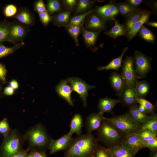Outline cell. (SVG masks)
<instances>
[{
    "label": "cell",
    "instance_id": "cell-59",
    "mask_svg": "<svg viewBox=\"0 0 157 157\" xmlns=\"http://www.w3.org/2000/svg\"></svg>",
    "mask_w": 157,
    "mask_h": 157
},
{
    "label": "cell",
    "instance_id": "cell-44",
    "mask_svg": "<svg viewBox=\"0 0 157 157\" xmlns=\"http://www.w3.org/2000/svg\"><path fill=\"white\" fill-rule=\"evenodd\" d=\"M33 7L35 11L38 13L47 11L46 7L43 0L35 1L33 3Z\"/></svg>",
    "mask_w": 157,
    "mask_h": 157
},
{
    "label": "cell",
    "instance_id": "cell-15",
    "mask_svg": "<svg viewBox=\"0 0 157 157\" xmlns=\"http://www.w3.org/2000/svg\"><path fill=\"white\" fill-rule=\"evenodd\" d=\"M103 117V115L98 113H92L87 116L85 123L87 133H92L93 131L97 130L100 126Z\"/></svg>",
    "mask_w": 157,
    "mask_h": 157
},
{
    "label": "cell",
    "instance_id": "cell-42",
    "mask_svg": "<svg viewBox=\"0 0 157 157\" xmlns=\"http://www.w3.org/2000/svg\"><path fill=\"white\" fill-rule=\"evenodd\" d=\"M40 20L43 25L46 27L52 21L53 18L52 15H50L47 11L44 12L38 13Z\"/></svg>",
    "mask_w": 157,
    "mask_h": 157
},
{
    "label": "cell",
    "instance_id": "cell-46",
    "mask_svg": "<svg viewBox=\"0 0 157 157\" xmlns=\"http://www.w3.org/2000/svg\"><path fill=\"white\" fill-rule=\"evenodd\" d=\"M63 3L66 8V10L71 11L75 8L77 4L78 0H64L62 1Z\"/></svg>",
    "mask_w": 157,
    "mask_h": 157
},
{
    "label": "cell",
    "instance_id": "cell-58",
    "mask_svg": "<svg viewBox=\"0 0 157 157\" xmlns=\"http://www.w3.org/2000/svg\"><path fill=\"white\" fill-rule=\"evenodd\" d=\"M1 90V87L0 85V92Z\"/></svg>",
    "mask_w": 157,
    "mask_h": 157
},
{
    "label": "cell",
    "instance_id": "cell-49",
    "mask_svg": "<svg viewBox=\"0 0 157 157\" xmlns=\"http://www.w3.org/2000/svg\"><path fill=\"white\" fill-rule=\"evenodd\" d=\"M30 150L28 148L26 150L21 149L13 154L9 157H25Z\"/></svg>",
    "mask_w": 157,
    "mask_h": 157
},
{
    "label": "cell",
    "instance_id": "cell-8",
    "mask_svg": "<svg viewBox=\"0 0 157 157\" xmlns=\"http://www.w3.org/2000/svg\"><path fill=\"white\" fill-rule=\"evenodd\" d=\"M28 27L19 22H10L9 42L14 44L23 42L29 31Z\"/></svg>",
    "mask_w": 157,
    "mask_h": 157
},
{
    "label": "cell",
    "instance_id": "cell-45",
    "mask_svg": "<svg viewBox=\"0 0 157 157\" xmlns=\"http://www.w3.org/2000/svg\"><path fill=\"white\" fill-rule=\"evenodd\" d=\"M95 157H111L106 148L99 145L95 152Z\"/></svg>",
    "mask_w": 157,
    "mask_h": 157
},
{
    "label": "cell",
    "instance_id": "cell-36",
    "mask_svg": "<svg viewBox=\"0 0 157 157\" xmlns=\"http://www.w3.org/2000/svg\"><path fill=\"white\" fill-rule=\"evenodd\" d=\"M94 11L93 9L90 10L85 13L74 16L70 19L69 23L66 26L79 25L83 24L85 17Z\"/></svg>",
    "mask_w": 157,
    "mask_h": 157
},
{
    "label": "cell",
    "instance_id": "cell-14",
    "mask_svg": "<svg viewBox=\"0 0 157 157\" xmlns=\"http://www.w3.org/2000/svg\"><path fill=\"white\" fill-rule=\"evenodd\" d=\"M106 25V21L96 13L91 14L88 18L85 27L94 31H100L104 29Z\"/></svg>",
    "mask_w": 157,
    "mask_h": 157
},
{
    "label": "cell",
    "instance_id": "cell-7",
    "mask_svg": "<svg viewBox=\"0 0 157 157\" xmlns=\"http://www.w3.org/2000/svg\"><path fill=\"white\" fill-rule=\"evenodd\" d=\"M66 80L73 91L76 92L79 95L83 101L84 107L86 108L88 92L95 88V86L89 85L81 79L76 77H69Z\"/></svg>",
    "mask_w": 157,
    "mask_h": 157
},
{
    "label": "cell",
    "instance_id": "cell-43",
    "mask_svg": "<svg viewBox=\"0 0 157 157\" xmlns=\"http://www.w3.org/2000/svg\"><path fill=\"white\" fill-rule=\"evenodd\" d=\"M11 130L6 118L0 122V133L3 134L4 137L8 135Z\"/></svg>",
    "mask_w": 157,
    "mask_h": 157
},
{
    "label": "cell",
    "instance_id": "cell-19",
    "mask_svg": "<svg viewBox=\"0 0 157 157\" xmlns=\"http://www.w3.org/2000/svg\"><path fill=\"white\" fill-rule=\"evenodd\" d=\"M120 103L118 99H115L106 97L99 99L98 107L99 110V113L103 115L106 112L113 114V110L115 106Z\"/></svg>",
    "mask_w": 157,
    "mask_h": 157
},
{
    "label": "cell",
    "instance_id": "cell-39",
    "mask_svg": "<svg viewBox=\"0 0 157 157\" xmlns=\"http://www.w3.org/2000/svg\"><path fill=\"white\" fill-rule=\"evenodd\" d=\"M137 104L143 106L149 112V114L154 113L156 106L154 105L144 98L138 97L137 100Z\"/></svg>",
    "mask_w": 157,
    "mask_h": 157
},
{
    "label": "cell",
    "instance_id": "cell-24",
    "mask_svg": "<svg viewBox=\"0 0 157 157\" xmlns=\"http://www.w3.org/2000/svg\"><path fill=\"white\" fill-rule=\"evenodd\" d=\"M83 120L81 115L76 113L72 117L70 124V130L69 132L72 134L76 133L77 135H81L82 131Z\"/></svg>",
    "mask_w": 157,
    "mask_h": 157
},
{
    "label": "cell",
    "instance_id": "cell-25",
    "mask_svg": "<svg viewBox=\"0 0 157 157\" xmlns=\"http://www.w3.org/2000/svg\"><path fill=\"white\" fill-rule=\"evenodd\" d=\"M128 49V47L124 48L122 54L119 56L113 59L107 65L104 66L98 67L97 68V70L99 71L110 69L118 70L122 66V58Z\"/></svg>",
    "mask_w": 157,
    "mask_h": 157
},
{
    "label": "cell",
    "instance_id": "cell-56",
    "mask_svg": "<svg viewBox=\"0 0 157 157\" xmlns=\"http://www.w3.org/2000/svg\"><path fill=\"white\" fill-rule=\"evenodd\" d=\"M146 23H147V25L155 27H157V23L156 22H147Z\"/></svg>",
    "mask_w": 157,
    "mask_h": 157
},
{
    "label": "cell",
    "instance_id": "cell-51",
    "mask_svg": "<svg viewBox=\"0 0 157 157\" xmlns=\"http://www.w3.org/2000/svg\"><path fill=\"white\" fill-rule=\"evenodd\" d=\"M142 0H129L127 1L126 3L132 7H135L139 6L142 2Z\"/></svg>",
    "mask_w": 157,
    "mask_h": 157
},
{
    "label": "cell",
    "instance_id": "cell-47",
    "mask_svg": "<svg viewBox=\"0 0 157 157\" xmlns=\"http://www.w3.org/2000/svg\"><path fill=\"white\" fill-rule=\"evenodd\" d=\"M144 148H148L150 150L157 149V138L144 141Z\"/></svg>",
    "mask_w": 157,
    "mask_h": 157
},
{
    "label": "cell",
    "instance_id": "cell-41",
    "mask_svg": "<svg viewBox=\"0 0 157 157\" xmlns=\"http://www.w3.org/2000/svg\"><path fill=\"white\" fill-rule=\"evenodd\" d=\"M137 133L144 141L157 138V133L148 130H143Z\"/></svg>",
    "mask_w": 157,
    "mask_h": 157
},
{
    "label": "cell",
    "instance_id": "cell-32",
    "mask_svg": "<svg viewBox=\"0 0 157 157\" xmlns=\"http://www.w3.org/2000/svg\"><path fill=\"white\" fill-rule=\"evenodd\" d=\"M96 12L98 15L105 21L109 19L114 20L110 11V3L97 8Z\"/></svg>",
    "mask_w": 157,
    "mask_h": 157
},
{
    "label": "cell",
    "instance_id": "cell-2",
    "mask_svg": "<svg viewBox=\"0 0 157 157\" xmlns=\"http://www.w3.org/2000/svg\"><path fill=\"white\" fill-rule=\"evenodd\" d=\"M28 141V148L34 151L35 149L45 150L49 149L52 140L46 128L42 124H38L29 128L24 134Z\"/></svg>",
    "mask_w": 157,
    "mask_h": 157
},
{
    "label": "cell",
    "instance_id": "cell-23",
    "mask_svg": "<svg viewBox=\"0 0 157 157\" xmlns=\"http://www.w3.org/2000/svg\"><path fill=\"white\" fill-rule=\"evenodd\" d=\"M150 12H144L141 18L136 22L130 30L126 33L129 40H131L136 36L143 24L147 22L150 16Z\"/></svg>",
    "mask_w": 157,
    "mask_h": 157
},
{
    "label": "cell",
    "instance_id": "cell-5",
    "mask_svg": "<svg viewBox=\"0 0 157 157\" xmlns=\"http://www.w3.org/2000/svg\"><path fill=\"white\" fill-rule=\"evenodd\" d=\"M26 140L24 134H22L16 129H11L5 137L2 146L3 157H9L21 150L24 141Z\"/></svg>",
    "mask_w": 157,
    "mask_h": 157
},
{
    "label": "cell",
    "instance_id": "cell-53",
    "mask_svg": "<svg viewBox=\"0 0 157 157\" xmlns=\"http://www.w3.org/2000/svg\"><path fill=\"white\" fill-rule=\"evenodd\" d=\"M137 109L138 110L140 113L145 114H149L146 108L142 105H138Z\"/></svg>",
    "mask_w": 157,
    "mask_h": 157
},
{
    "label": "cell",
    "instance_id": "cell-3",
    "mask_svg": "<svg viewBox=\"0 0 157 157\" xmlns=\"http://www.w3.org/2000/svg\"><path fill=\"white\" fill-rule=\"evenodd\" d=\"M98 141L103 143L107 148L122 144L125 136L113 124L103 118L97 130Z\"/></svg>",
    "mask_w": 157,
    "mask_h": 157
},
{
    "label": "cell",
    "instance_id": "cell-33",
    "mask_svg": "<svg viewBox=\"0 0 157 157\" xmlns=\"http://www.w3.org/2000/svg\"><path fill=\"white\" fill-rule=\"evenodd\" d=\"M93 1L88 0H80L78 2L74 13V15L85 13L90 8Z\"/></svg>",
    "mask_w": 157,
    "mask_h": 157
},
{
    "label": "cell",
    "instance_id": "cell-54",
    "mask_svg": "<svg viewBox=\"0 0 157 157\" xmlns=\"http://www.w3.org/2000/svg\"><path fill=\"white\" fill-rule=\"evenodd\" d=\"M9 86L14 89L18 88L19 85L17 81L15 80H12L9 83Z\"/></svg>",
    "mask_w": 157,
    "mask_h": 157
},
{
    "label": "cell",
    "instance_id": "cell-22",
    "mask_svg": "<svg viewBox=\"0 0 157 157\" xmlns=\"http://www.w3.org/2000/svg\"><path fill=\"white\" fill-rule=\"evenodd\" d=\"M71 14V11L66 10L52 15L53 24L59 27H66L69 23Z\"/></svg>",
    "mask_w": 157,
    "mask_h": 157
},
{
    "label": "cell",
    "instance_id": "cell-11",
    "mask_svg": "<svg viewBox=\"0 0 157 157\" xmlns=\"http://www.w3.org/2000/svg\"><path fill=\"white\" fill-rule=\"evenodd\" d=\"M144 142L137 133H134L125 136L122 145L135 155L141 149L144 148Z\"/></svg>",
    "mask_w": 157,
    "mask_h": 157
},
{
    "label": "cell",
    "instance_id": "cell-55",
    "mask_svg": "<svg viewBox=\"0 0 157 157\" xmlns=\"http://www.w3.org/2000/svg\"><path fill=\"white\" fill-rule=\"evenodd\" d=\"M149 157H157V149L150 150Z\"/></svg>",
    "mask_w": 157,
    "mask_h": 157
},
{
    "label": "cell",
    "instance_id": "cell-21",
    "mask_svg": "<svg viewBox=\"0 0 157 157\" xmlns=\"http://www.w3.org/2000/svg\"><path fill=\"white\" fill-rule=\"evenodd\" d=\"M106 149L111 157H134L135 156L132 151L122 144Z\"/></svg>",
    "mask_w": 157,
    "mask_h": 157
},
{
    "label": "cell",
    "instance_id": "cell-4",
    "mask_svg": "<svg viewBox=\"0 0 157 157\" xmlns=\"http://www.w3.org/2000/svg\"><path fill=\"white\" fill-rule=\"evenodd\" d=\"M103 118L113 124L124 136L138 133L141 125L132 120L127 112L111 117H103Z\"/></svg>",
    "mask_w": 157,
    "mask_h": 157
},
{
    "label": "cell",
    "instance_id": "cell-1",
    "mask_svg": "<svg viewBox=\"0 0 157 157\" xmlns=\"http://www.w3.org/2000/svg\"><path fill=\"white\" fill-rule=\"evenodd\" d=\"M98 141L92 133H87L72 138L64 157H95Z\"/></svg>",
    "mask_w": 157,
    "mask_h": 157
},
{
    "label": "cell",
    "instance_id": "cell-27",
    "mask_svg": "<svg viewBox=\"0 0 157 157\" xmlns=\"http://www.w3.org/2000/svg\"><path fill=\"white\" fill-rule=\"evenodd\" d=\"M126 31L124 25L121 24L117 21L115 20L114 26L110 29L105 32L108 36L116 38L121 35H126Z\"/></svg>",
    "mask_w": 157,
    "mask_h": 157
},
{
    "label": "cell",
    "instance_id": "cell-28",
    "mask_svg": "<svg viewBox=\"0 0 157 157\" xmlns=\"http://www.w3.org/2000/svg\"><path fill=\"white\" fill-rule=\"evenodd\" d=\"M135 88L138 97L143 98L149 93L150 90L149 83L144 80L138 81Z\"/></svg>",
    "mask_w": 157,
    "mask_h": 157
},
{
    "label": "cell",
    "instance_id": "cell-57",
    "mask_svg": "<svg viewBox=\"0 0 157 157\" xmlns=\"http://www.w3.org/2000/svg\"><path fill=\"white\" fill-rule=\"evenodd\" d=\"M25 157H33L31 152H30L29 154H27Z\"/></svg>",
    "mask_w": 157,
    "mask_h": 157
},
{
    "label": "cell",
    "instance_id": "cell-48",
    "mask_svg": "<svg viewBox=\"0 0 157 157\" xmlns=\"http://www.w3.org/2000/svg\"><path fill=\"white\" fill-rule=\"evenodd\" d=\"M7 70L4 65L0 63V80L3 84L6 83V78Z\"/></svg>",
    "mask_w": 157,
    "mask_h": 157
},
{
    "label": "cell",
    "instance_id": "cell-18",
    "mask_svg": "<svg viewBox=\"0 0 157 157\" xmlns=\"http://www.w3.org/2000/svg\"><path fill=\"white\" fill-rule=\"evenodd\" d=\"M13 18L19 22L28 26L33 25L35 22L33 14L25 8H21Z\"/></svg>",
    "mask_w": 157,
    "mask_h": 157
},
{
    "label": "cell",
    "instance_id": "cell-26",
    "mask_svg": "<svg viewBox=\"0 0 157 157\" xmlns=\"http://www.w3.org/2000/svg\"><path fill=\"white\" fill-rule=\"evenodd\" d=\"M144 11L136 10L135 11L127 16L124 26L126 31H129L134 24L141 17Z\"/></svg>",
    "mask_w": 157,
    "mask_h": 157
},
{
    "label": "cell",
    "instance_id": "cell-9",
    "mask_svg": "<svg viewBox=\"0 0 157 157\" xmlns=\"http://www.w3.org/2000/svg\"><path fill=\"white\" fill-rule=\"evenodd\" d=\"M122 73L127 84L135 87L138 79L135 71L133 58L128 56L124 60L122 66Z\"/></svg>",
    "mask_w": 157,
    "mask_h": 157
},
{
    "label": "cell",
    "instance_id": "cell-31",
    "mask_svg": "<svg viewBox=\"0 0 157 157\" xmlns=\"http://www.w3.org/2000/svg\"><path fill=\"white\" fill-rule=\"evenodd\" d=\"M145 130H149L157 133V114L155 113L154 115L151 118L141 125L139 132Z\"/></svg>",
    "mask_w": 157,
    "mask_h": 157
},
{
    "label": "cell",
    "instance_id": "cell-16",
    "mask_svg": "<svg viewBox=\"0 0 157 157\" xmlns=\"http://www.w3.org/2000/svg\"><path fill=\"white\" fill-rule=\"evenodd\" d=\"M109 80L111 87L119 96L126 84L124 79L121 73L114 72L111 73Z\"/></svg>",
    "mask_w": 157,
    "mask_h": 157
},
{
    "label": "cell",
    "instance_id": "cell-34",
    "mask_svg": "<svg viewBox=\"0 0 157 157\" xmlns=\"http://www.w3.org/2000/svg\"><path fill=\"white\" fill-rule=\"evenodd\" d=\"M10 22L6 21L0 22V43L9 41V28Z\"/></svg>",
    "mask_w": 157,
    "mask_h": 157
},
{
    "label": "cell",
    "instance_id": "cell-20",
    "mask_svg": "<svg viewBox=\"0 0 157 157\" xmlns=\"http://www.w3.org/2000/svg\"><path fill=\"white\" fill-rule=\"evenodd\" d=\"M138 105L129 108L127 112L130 118L136 122L142 125L151 118L154 115L155 113L150 115L142 113L140 112L137 109Z\"/></svg>",
    "mask_w": 157,
    "mask_h": 157
},
{
    "label": "cell",
    "instance_id": "cell-40",
    "mask_svg": "<svg viewBox=\"0 0 157 157\" xmlns=\"http://www.w3.org/2000/svg\"><path fill=\"white\" fill-rule=\"evenodd\" d=\"M17 7L13 4L6 5L3 10V14L6 17H14L18 12Z\"/></svg>",
    "mask_w": 157,
    "mask_h": 157
},
{
    "label": "cell",
    "instance_id": "cell-30",
    "mask_svg": "<svg viewBox=\"0 0 157 157\" xmlns=\"http://www.w3.org/2000/svg\"><path fill=\"white\" fill-rule=\"evenodd\" d=\"M83 24L77 25H74L66 27V29L69 35L73 39L76 45L79 46L78 40V36L81 32Z\"/></svg>",
    "mask_w": 157,
    "mask_h": 157
},
{
    "label": "cell",
    "instance_id": "cell-10",
    "mask_svg": "<svg viewBox=\"0 0 157 157\" xmlns=\"http://www.w3.org/2000/svg\"><path fill=\"white\" fill-rule=\"evenodd\" d=\"M118 97L120 103L129 108L137 105V100L139 97L134 87L126 84Z\"/></svg>",
    "mask_w": 157,
    "mask_h": 157
},
{
    "label": "cell",
    "instance_id": "cell-37",
    "mask_svg": "<svg viewBox=\"0 0 157 157\" xmlns=\"http://www.w3.org/2000/svg\"><path fill=\"white\" fill-rule=\"evenodd\" d=\"M138 32L140 36L147 42L152 43L154 41L155 38L154 35L143 25L142 26Z\"/></svg>",
    "mask_w": 157,
    "mask_h": 157
},
{
    "label": "cell",
    "instance_id": "cell-13",
    "mask_svg": "<svg viewBox=\"0 0 157 157\" xmlns=\"http://www.w3.org/2000/svg\"><path fill=\"white\" fill-rule=\"evenodd\" d=\"M56 91L59 96L66 101L71 106H74L71 94L73 91L66 80H61L56 87Z\"/></svg>",
    "mask_w": 157,
    "mask_h": 157
},
{
    "label": "cell",
    "instance_id": "cell-29",
    "mask_svg": "<svg viewBox=\"0 0 157 157\" xmlns=\"http://www.w3.org/2000/svg\"><path fill=\"white\" fill-rule=\"evenodd\" d=\"M24 44L23 42L14 44L13 46L8 47L0 43V59L13 53L16 50L20 49Z\"/></svg>",
    "mask_w": 157,
    "mask_h": 157
},
{
    "label": "cell",
    "instance_id": "cell-50",
    "mask_svg": "<svg viewBox=\"0 0 157 157\" xmlns=\"http://www.w3.org/2000/svg\"><path fill=\"white\" fill-rule=\"evenodd\" d=\"M31 152L33 157H47L45 151H32Z\"/></svg>",
    "mask_w": 157,
    "mask_h": 157
},
{
    "label": "cell",
    "instance_id": "cell-12",
    "mask_svg": "<svg viewBox=\"0 0 157 157\" xmlns=\"http://www.w3.org/2000/svg\"><path fill=\"white\" fill-rule=\"evenodd\" d=\"M72 135L69 132L57 140L52 139L49 148L50 154H52L59 151L67 150L71 144Z\"/></svg>",
    "mask_w": 157,
    "mask_h": 157
},
{
    "label": "cell",
    "instance_id": "cell-35",
    "mask_svg": "<svg viewBox=\"0 0 157 157\" xmlns=\"http://www.w3.org/2000/svg\"><path fill=\"white\" fill-rule=\"evenodd\" d=\"M46 8L48 13L50 16L55 13L59 12L62 10L60 1L58 0H48Z\"/></svg>",
    "mask_w": 157,
    "mask_h": 157
},
{
    "label": "cell",
    "instance_id": "cell-6",
    "mask_svg": "<svg viewBox=\"0 0 157 157\" xmlns=\"http://www.w3.org/2000/svg\"><path fill=\"white\" fill-rule=\"evenodd\" d=\"M133 65L138 79L144 78L151 70V58L138 50L135 51L133 58Z\"/></svg>",
    "mask_w": 157,
    "mask_h": 157
},
{
    "label": "cell",
    "instance_id": "cell-38",
    "mask_svg": "<svg viewBox=\"0 0 157 157\" xmlns=\"http://www.w3.org/2000/svg\"><path fill=\"white\" fill-rule=\"evenodd\" d=\"M117 7L119 13L121 15L127 17L136 10L127 3H119Z\"/></svg>",
    "mask_w": 157,
    "mask_h": 157
},
{
    "label": "cell",
    "instance_id": "cell-52",
    "mask_svg": "<svg viewBox=\"0 0 157 157\" xmlns=\"http://www.w3.org/2000/svg\"><path fill=\"white\" fill-rule=\"evenodd\" d=\"M14 89L10 86L6 87L4 89L3 93L6 95H11L14 93Z\"/></svg>",
    "mask_w": 157,
    "mask_h": 157
},
{
    "label": "cell",
    "instance_id": "cell-17",
    "mask_svg": "<svg viewBox=\"0 0 157 157\" xmlns=\"http://www.w3.org/2000/svg\"><path fill=\"white\" fill-rule=\"evenodd\" d=\"M81 32L86 47L93 51H95L97 49L96 44L99 31H88L83 26Z\"/></svg>",
    "mask_w": 157,
    "mask_h": 157
}]
</instances>
